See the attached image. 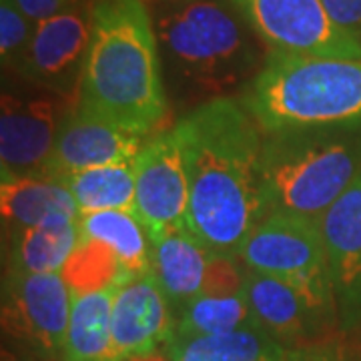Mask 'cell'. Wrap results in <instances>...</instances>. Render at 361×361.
<instances>
[{
	"instance_id": "obj_31",
	"label": "cell",
	"mask_w": 361,
	"mask_h": 361,
	"mask_svg": "<svg viewBox=\"0 0 361 361\" xmlns=\"http://www.w3.org/2000/svg\"><path fill=\"white\" fill-rule=\"evenodd\" d=\"M147 4H151V2H171V0H145Z\"/></svg>"
},
{
	"instance_id": "obj_16",
	"label": "cell",
	"mask_w": 361,
	"mask_h": 361,
	"mask_svg": "<svg viewBox=\"0 0 361 361\" xmlns=\"http://www.w3.org/2000/svg\"><path fill=\"white\" fill-rule=\"evenodd\" d=\"M245 293L259 325L279 341L301 337L315 315L322 313L293 285L247 267Z\"/></svg>"
},
{
	"instance_id": "obj_6",
	"label": "cell",
	"mask_w": 361,
	"mask_h": 361,
	"mask_svg": "<svg viewBox=\"0 0 361 361\" xmlns=\"http://www.w3.org/2000/svg\"><path fill=\"white\" fill-rule=\"evenodd\" d=\"M0 99L2 179H47L59 133L77 111L78 97L39 87L14 75Z\"/></svg>"
},
{
	"instance_id": "obj_11",
	"label": "cell",
	"mask_w": 361,
	"mask_h": 361,
	"mask_svg": "<svg viewBox=\"0 0 361 361\" xmlns=\"http://www.w3.org/2000/svg\"><path fill=\"white\" fill-rule=\"evenodd\" d=\"M92 2H85L35 26L16 77L78 97L92 35Z\"/></svg>"
},
{
	"instance_id": "obj_4",
	"label": "cell",
	"mask_w": 361,
	"mask_h": 361,
	"mask_svg": "<svg viewBox=\"0 0 361 361\" xmlns=\"http://www.w3.org/2000/svg\"><path fill=\"white\" fill-rule=\"evenodd\" d=\"M239 103L263 135L361 123V61L271 51Z\"/></svg>"
},
{
	"instance_id": "obj_17",
	"label": "cell",
	"mask_w": 361,
	"mask_h": 361,
	"mask_svg": "<svg viewBox=\"0 0 361 361\" xmlns=\"http://www.w3.org/2000/svg\"><path fill=\"white\" fill-rule=\"evenodd\" d=\"M2 221L8 235L39 227L59 217L78 219V207L63 183L51 179L13 177L0 187Z\"/></svg>"
},
{
	"instance_id": "obj_5",
	"label": "cell",
	"mask_w": 361,
	"mask_h": 361,
	"mask_svg": "<svg viewBox=\"0 0 361 361\" xmlns=\"http://www.w3.org/2000/svg\"><path fill=\"white\" fill-rule=\"evenodd\" d=\"M360 123L263 135L267 213L315 221L334 205L361 169Z\"/></svg>"
},
{
	"instance_id": "obj_15",
	"label": "cell",
	"mask_w": 361,
	"mask_h": 361,
	"mask_svg": "<svg viewBox=\"0 0 361 361\" xmlns=\"http://www.w3.org/2000/svg\"><path fill=\"white\" fill-rule=\"evenodd\" d=\"M315 225L327 251L336 293L357 287L361 283V169Z\"/></svg>"
},
{
	"instance_id": "obj_18",
	"label": "cell",
	"mask_w": 361,
	"mask_h": 361,
	"mask_svg": "<svg viewBox=\"0 0 361 361\" xmlns=\"http://www.w3.org/2000/svg\"><path fill=\"white\" fill-rule=\"evenodd\" d=\"M8 269L14 273H61L80 245L78 219L59 217L8 235Z\"/></svg>"
},
{
	"instance_id": "obj_26",
	"label": "cell",
	"mask_w": 361,
	"mask_h": 361,
	"mask_svg": "<svg viewBox=\"0 0 361 361\" xmlns=\"http://www.w3.org/2000/svg\"><path fill=\"white\" fill-rule=\"evenodd\" d=\"M327 14L345 35L361 44V0H322Z\"/></svg>"
},
{
	"instance_id": "obj_13",
	"label": "cell",
	"mask_w": 361,
	"mask_h": 361,
	"mask_svg": "<svg viewBox=\"0 0 361 361\" xmlns=\"http://www.w3.org/2000/svg\"><path fill=\"white\" fill-rule=\"evenodd\" d=\"M147 139L149 137L121 129L77 106L59 133L47 167V179L59 180L87 169L130 163Z\"/></svg>"
},
{
	"instance_id": "obj_2",
	"label": "cell",
	"mask_w": 361,
	"mask_h": 361,
	"mask_svg": "<svg viewBox=\"0 0 361 361\" xmlns=\"http://www.w3.org/2000/svg\"><path fill=\"white\" fill-rule=\"evenodd\" d=\"M149 11L167 99L185 113L243 94L269 56L233 0L151 2Z\"/></svg>"
},
{
	"instance_id": "obj_9",
	"label": "cell",
	"mask_w": 361,
	"mask_h": 361,
	"mask_svg": "<svg viewBox=\"0 0 361 361\" xmlns=\"http://www.w3.org/2000/svg\"><path fill=\"white\" fill-rule=\"evenodd\" d=\"M73 295L61 273L6 271L2 327L11 337L44 353H63Z\"/></svg>"
},
{
	"instance_id": "obj_22",
	"label": "cell",
	"mask_w": 361,
	"mask_h": 361,
	"mask_svg": "<svg viewBox=\"0 0 361 361\" xmlns=\"http://www.w3.org/2000/svg\"><path fill=\"white\" fill-rule=\"evenodd\" d=\"M63 183L73 195L78 213H99V211H125L137 215V187L135 169L130 163L104 165L66 175Z\"/></svg>"
},
{
	"instance_id": "obj_27",
	"label": "cell",
	"mask_w": 361,
	"mask_h": 361,
	"mask_svg": "<svg viewBox=\"0 0 361 361\" xmlns=\"http://www.w3.org/2000/svg\"><path fill=\"white\" fill-rule=\"evenodd\" d=\"M13 2L35 25H39L47 18H52L56 14H63L75 6L85 4V2H92V0H13Z\"/></svg>"
},
{
	"instance_id": "obj_21",
	"label": "cell",
	"mask_w": 361,
	"mask_h": 361,
	"mask_svg": "<svg viewBox=\"0 0 361 361\" xmlns=\"http://www.w3.org/2000/svg\"><path fill=\"white\" fill-rule=\"evenodd\" d=\"M80 241L106 245L129 277L151 273V241L141 219L125 211H99L78 215Z\"/></svg>"
},
{
	"instance_id": "obj_19",
	"label": "cell",
	"mask_w": 361,
	"mask_h": 361,
	"mask_svg": "<svg viewBox=\"0 0 361 361\" xmlns=\"http://www.w3.org/2000/svg\"><path fill=\"white\" fill-rule=\"evenodd\" d=\"M116 287L118 285L73 295L71 322L63 351L65 361H116L111 331Z\"/></svg>"
},
{
	"instance_id": "obj_10",
	"label": "cell",
	"mask_w": 361,
	"mask_h": 361,
	"mask_svg": "<svg viewBox=\"0 0 361 361\" xmlns=\"http://www.w3.org/2000/svg\"><path fill=\"white\" fill-rule=\"evenodd\" d=\"M137 217L147 231L187 225L191 187L185 157L173 129L149 137L133 161Z\"/></svg>"
},
{
	"instance_id": "obj_8",
	"label": "cell",
	"mask_w": 361,
	"mask_h": 361,
	"mask_svg": "<svg viewBox=\"0 0 361 361\" xmlns=\"http://www.w3.org/2000/svg\"><path fill=\"white\" fill-rule=\"evenodd\" d=\"M269 51L361 61V44L331 20L322 0H233Z\"/></svg>"
},
{
	"instance_id": "obj_1",
	"label": "cell",
	"mask_w": 361,
	"mask_h": 361,
	"mask_svg": "<svg viewBox=\"0 0 361 361\" xmlns=\"http://www.w3.org/2000/svg\"><path fill=\"white\" fill-rule=\"evenodd\" d=\"M189 173V229L215 253L237 255L265 219L263 133L233 99L201 104L173 125Z\"/></svg>"
},
{
	"instance_id": "obj_23",
	"label": "cell",
	"mask_w": 361,
	"mask_h": 361,
	"mask_svg": "<svg viewBox=\"0 0 361 361\" xmlns=\"http://www.w3.org/2000/svg\"><path fill=\"white\" fill-rule=\"evenodd\" d=\"M253 325L259 323L247 301L245 289L233 295H199L183 305L175 339L221 336Z\"/></svg>"
},
{
	"instance_id": "obj_30",
	"label": "cell",
	"mask_w": 361,
	"mask_h": 361,
	"mask_svg": "<svg viewBox=\"0 0 361 361\" xmlns=\"http://www.w3.org/2000/svg\"><path fill=\"white\" fill-rule=\"evenodd\" d=\"M2 361H32V360H25V357H16L13 353H6L4 351V355H2Z\"/></svg>"
},
{
	"instance_id": "obj_28",
	"label": "cell",
	"mask_w": 361,
	"mask_h": 361,
	"mask_svg": "<svg viewBox=\"0 0 361 361\" xmlns=\"http://www.w3.org/2000/svg\"><path fill=\"white\" fill-rule=\"evenodd\" d=\"M291 361H349L345 353L331 348H307L291 353Z\"/></svg>"
},
{
	"instance_id": "obj_20",
	"label": "cell",
	"mask_w": 361,
	"mask_h": 361,
	"mask_svg": "<svg viewBox=\"0 0 361 361\" xmlns=\"http://www.w3.org/2000/svg\"><path fill=\"white\" fill-rule=\"evenodd\" d=\"M173 361H291V353L261 325L231 334L173 339Z\"/></svg>"
},
{
	"instance_id": "obj_7",
	"label": "cell",
	"mask_w": 361,
	"mask_h": 361,
	"mask_svg": "<svg viewBox=\"0 0 361 361\" xmlns=\"http://www.w3.org/2000/svg\"><path fill=\"white\" fill-rule=\"evenodd\" d=\"M237 257L247 269L293 285L317 311L327 310L336 295L327 251L313 221L271 213L247 235Z\"/></svg>"
},
{
	"instance_id": "obj_14",
	"label": "cell",
	"mask_w": 361,
	"mask_h": 361,
	"mask_svg": "<svg viewBox=\"0 0 361 361\" xmlns=\"http://www.w3.org/2000/svg\"><path fill=\"white\" fill-rule=\"evenodd\" d=\"M149 241L151 271L169 301L187 305L201 295L215 251L205 245L189 225L149 233Z\"/></svg>"
},
{
	"instance_id": "obj_12",
	"label": "cell",
	"mask_w": 361,
	"mask_h": 361,
	"mask_svg": "<svg viewBox=\"0 0 361 361\" xmlns=\"http://www.w3.org/2000/svg\"><path fill=\"white\" fill-rule=\"evenodd\" d=\"M111 331L116 361L149 355L173 343L177 322L153 271L118 283L113 299Z\"/></svg>"
},
{
	"instance_id": "obj_25",
	"label": "cell",
	"mask_w": 361,
	"mask_h": 361,
	"mask_svg": "<svg viewBox=\"0 0 361 361\" xmlns=\"http://www.w3.org/2000/svg\"><path fill=\"white\" fill-rule=\"evenodd\" d=\"M35 23L13 0H0V56L4 71L16 75L35 35Z\"/></svg>"
},
{
	"instance_id": "obj_3",
	"label": "cell",
	"mask_w": 361,
	"mask_h": 361,
	"mask_svg": "<svg viewBox=\"0 0 361 361\" xmlns=\"http://www.w3.org/2000/svg\"><path fill=\"white\" fill-rule=\"evenodd\" d=\"M78 109L142 137L167 118L159 42L145 0H94Z\"/></svg>"
},
{
	"instance_id": "obj_24",
	"label": "cell",
	"mask_w": 361,
	"mask_h": 361,
	"mask_svg": "<svg viewBox=\"0 0 361 361\" xmlns=\"http://www.w3.org/2000/svg\"><path fill=\"white\" fill-rule=\"evenodd\" d=\"M61 275L71 289V295L101 291L129 279L115 253L99 241H80Z\"/></svg>"
},
{
	"instance_id": "obj_29",
	"label": "cell",
	"mask_w": 361,
	"mask_h": 361,
	"mask_svg": "<svg viewBox=\"0 0 361 361\" xmlns=\"http://www.w3.org/2000/svg\"><path fill=\"white\" fill-rule=\"evenodd\" d=\"M127 361H173V351L169 349V353L165 349H159L155 353H149V355H139V357H130Z\"/></svg>"
}]
</instances>
